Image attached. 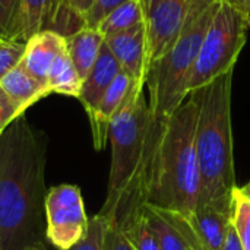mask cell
<instances>
[{
    "instance_id": "1",
    "label": "cell",
    "mask_w": 250,
    "mask_h": 250,
    "mask_svg": "<svg viewBox=\"0 0 250 250\" xmlns=\"http://www.w3.org/2000/svg\"><path fill=\"white\" fill-rule=\"evenodd\" d=\"M202 91L190 92L167 117L154 119L144 163L132 186L144 205L190 217L199 199V167L195 148Z\"/></svg>"
},
{
    "instance_id": "2",
    "label": "cell",
    "mask_w": 250,
    "mask_h": 250,
    "mask_svg": "<svg viewBox=\"0 0 250 250\" xmlns=\"http://www.w3.org/2000/svg\"><path fill=\"white\" fill-rule=\"evenodd\" d=\"M47 141L23 116L0 135V250H25L45 237Z\"/></svg>"
},
{
    "instance_id": "3",
    "label": "cell",
    "mask_w": 250,
    "mask_h": 250,
    "mask_svg": "<svg viewBox=\"0 0 250 250\" xmlns=\"http://www.w3.org/2000/svg\"><path fill=\"white\" fill-rule=\"evenodd\" d=\"M231 82L233 72H229L201 88L195 135L199 167V199L196 207L233 196L237 188L233 158Z\"/></svg>"
},
{
    "instance_id": "4",
    "label": "cell",
    "mask_w": 250,
    "mask_h": 250,
    "mask_svg": "<svg viewBox=\"0 0 250 250\" xmlns=\"http://www.w3.org/2000/svg\"><path fill=\"white\" fill-rule=\"evenodd\" d=\"M221 0H192L186 25L173 47L149 66L146 86L154 119H167L189 95L188 85L201 44Z\"/></svg>"
},
{
    "instance_id": "5",
    "label": "cell",
    "mask_w": 250,
    "mask_h": 250,
    "mask_svg": "<svg viewBox=\"0 0 250 250\" xmlns=\"http://www.w3.org/2000/svg\"><path fill=\"white\" fill-rule=\"evenodd\" d=\"M144 88V81L136 82L110 123L108 139L111 145V164L107 199L100 211V214L105 217L114 212L127 189L136 180L144 163L152 122Z\"/></svg>"
},
{
    "instance_id": "6",
    "label": "cell",
    "mask_w": 250,
    "mask_h": 250,
    "mask_svg": "<svg viewBox=\"0 0 250 250\" xmlns=\"http://www.w3.org/2000/svg\"><path fill=\"white\" fill-rule=\"evenodd\" d=\"M250 19L231 0H221L214 19L204 37L188 92L204 88L221 75L234 70L246 44Z\"/></svg>"
},
{
    "instance_id": "7",
    "label": "cell",
    "mask_w": 250,
    "mask_h": 250,
    "mask_svg": "<svg viewBox=\"0 0 250 250\" xmlns=\"http://www.w3.org/2000/svg\"><path fill=\"white\" fill-rule=\"evenodd\" d=\"M45 239L56 250H70L88 233L89 218L81 189L75 185L53 186L45 193Z\"/></svg>"
},
{
    "instance_id": "8",
    "label": "cell",
    "mask_w": 250,
    "mask_h": 250,
    "mask_svg": "<svg viewBox=\"0 0 250 250\" xmlns=\"http://www.w3.org/2000/svg\"><path fill=\"white\" fill-rule=\"evenodd\" d=\"M148 40V70L182 34L192 9V0H141ZM148 75V73H146Z\"/></svg>"
},
{
    "instance_id": "9",
    "label": "cell",
    "mask_w": 250,
    "mask_h": 250,
    "mask_svg": "<svg viewBox=\"0 0 250 250\" xmlns=\"http://www.w3.org/2000/svg\"><path fill=\"white\" fill-rule=\"evenodd\" d=\"M189 220L202 249L223 250L233 221V196L196 207Z\"/></svg>"
},
{
    "instance_id": "10",
    "label": "cell",
    "mask_w": 250,
    "mask_h": 250,
    "mask_svg": "<svg viewBox=\"0 0 250 250\" xmlns=\"http://www.w3.org/2000/svg\"><path fill=\"white\" fill-rule=\"evenodd\" d=\"M105 45L117 59L122 70L130 75L135 81H145L146 83L148 40L145 22L107 37Z\"/></svg>"
},
{
    "instance_id": "11",
    "label": "cell",
    "mask_w": 250,
    "mask_h": 250,
    "mask_svg": "<svg viewBox=\"0 0 250 250\" xmlns=\"http://www.w3.org/2000/svg\"><path fill=\"white\" fill-rule=\"evenodd\" d=\"M148 223L161 250H204L189 217L144 205Z\"/></svg>"
},
{
    "instance_id": "12",
    "label": "cell",
    "mask_w": 250,
    "mask_h": 250,
    "mask_svg": "<svg viewBox=\"0 0 250 250\" xmlns=\"http://www.w3.org/2000/svg\"><path fill=\"white\" fill-rule=\"evenodd\" d=\"M136 82L130 75H127L125 70H120L119 75L114 78L108 89L105 91L104 97L101 98L100 104L97 105L95 111L89 116L91 130H92V141L97 151H101L105 148V144L108 141V130L110 123L114 114L119 111ZM145 82V81H144Z\"/></svg>"
},
{
    "instance_id": "13",
    "label": "cell",
    "mask_w": 250,
    "mask_h": 250,
    "mask_svg": "<svg viewBox=\"0 0 250 250\" xmlns=\"http://www.w3.org/2000/svg\"><path fill=\"white\" fill-rule=\"evenodd\" d=\"M64 47V35L53 29L40 31L26 40L21 64L28 73L47 85L51 64Z\"/></svg>"
},
{
    "instance_id": "14",
    "label": "cell",
    "mask_w": 250,
    "mask_h": 250,
    "mask_svg": "<svg viewBox=\"0 0 250 250\" xmlns=\"http://www.w3.org/2000/svg\"><path fill=\"white\" fill-rule=\"evenodd\" d=\"M120 70L122 67L117 59L113 56V53L110 51L104 41V45L101 47L95 64L92 66V69L82 82L81 94L78 98L82 103L88 117L95 111L105 91L108 89V86L111 85V82L114 81Z\"/></svg>"
},
{
    "instance_id": "15",
    "label": "cell",
    "mask_w": 250,
    "mask_h": 250,
    "mask_svg": "<svg viewBox=\"0 0 250 250\" xmlns=\"http://www.w3.org/2000/svg\"><path fill=\"white\" fill-rule=\"evenodd\" d=\"M0 86L21 114L41 98L51 94L48 86L28 73L21 63L0 81Z\"/></svg>"
},
{
    "instance_id": "16",
    "label": "cell",
    "mask_w": 250,
    "mask_h": 250,
    "mask_svg": "<svg viewBox=\"0 0 250 250\" xmlns=\"http://www.w3.org/2000/svg\"><path fill=\"white\" fill-rule=\"evenodd\" d=\"M64 40L69 57L83 82V79L95 64L105 38L97 28L83 26L66 35Z\"/></svg>"
},
{
    "instance_id": "17",
    "label": "cell",
    "mask_w": 250,
    "mask_h": 250,
    "mask_svg": "<svg viewBox=\"0 0 250 250\" xmlns=\"http://www.w3.org/2000/svg\"><path fill=\"white\" fill-rule=\"evenodd\" d=\"M47 86L51 94H62L79 98L82 88V78L75 69L67 48L64 47L62 53L56 57L47 78Z\"/></svg>"
},
{
    "instance_id": "18",
    "label": "cell",
    "mask_w": 250,
    "mask_h": 250,
    "mask_svg": "<svg viewBox=\"0 0 250 250\" xmlns=\"http://www.w3.org/2000/svg\"><path fill=\"white\" fill-rule=\"evenodd\" d=\"M22 16L25 42L40 31H57V0H22Z\"/></svg>"
},
{
    "instance_id": "19",
    "label": "cell",
    "mask_w": 250,
    "mask_h": 250,
    "mask_svg": "<svg viewBox=\"0 0 250 250\" xmlns=\"http://www.w3.org/2000/svg\"><path fill=\"white\" fill-rule=\"evenodd\" d=\"M145 22L144 9L141 0H130L108 13L97 26V29L104 35V38L126 31L135 25Z\"/></svg>"
},
{
    "instance_id": "20",
    "label": "cell",
    "mask_w": 250,
    "mask_h": 250,
    "mask_svg": "<svg viewBox=\"0 0 250 250\" xmlns=\"http://www.w3.org/2000/svg\"><path fill=\"white\" fill-rule=\"evenodd\" d=\"M233 227L239 236L243 250H250V195L243 188L233 193Z\"/></svg>"
},
{
    "instance_id": "21",
    "label": "cell",
    "mask_w": 250,
    "mask_h": 250,
    "mask_svg": "<svg viewBox=\"0 0 250 250\" xmlns=\"http://www.w3.org/2000/svg\"><path fill=\"white\" fill-rule=\"evenodd\" d=\"M0 12L3 16L7 40L23 41L22 0H0Z\"/></svg>"
},
{
    "instance_id": "22",
    "label": "cell",
    "mask_w": 250,
    "mask_h": 250,
    "mask_svg": "<svg viewBox=\"0 0 250 250\" xmlns=\"http://www.w3.org/2000/svg\"><path fill=\"white\" fill-rule=\"evenodd\" d=\"M107 226L108 218L98 212L92 220H89L86 236L70 250H103Z\"/></svg>"
},
{
    "instance_id": "23",
    "label": "cell",
    "mask_w": 250,
    "mask_h": 250,
    "mask_svg": "<svg viewBox=\"0 0 250 250\" xmlns=\"http://www.w3.org/2000/svg\"><path fill=\"white\" fill-rule=\"evenodd\" d=\"M92 3L94 0H57V23L63 16V22L73 21V23L78 28H83L82 15L91 7ZM64 29H66V35H69L66 22H64Z\"/></svg>"
},
{
    "instance_id": "24",
    "label": "cell",
    "mask_w": 250,
    "mask_h": 250,
    "mask_svg": "<svg viewBox=\"0 0 250 250\" xmlns=\"http://www.w3.org/2000/svg\"><path fill=\"white\" fill-rule=\"evenodd\" d=\"M23 51H25L23 41H10V40L0 41V81L21 63Z\"/></svg>"
},
{
    "instance_id": "25",
    "label": "cell",
    "mask_w": 250,
    "mask_h": 250,
    "mask_svg": "<svg viewBox=\"0 0 250 250\" xmlns=\"http://www.w3.org/2000/svg\"><path fill=\"white\" fill-rule=\"evenodd\" d=\"M107 218H108V226L104 236L103 250H135L123 224L116 217H107Z\"/></svg>"
},
{
    "instance_id": "26",
    "label": "cell",
    "mask_w": 250,
    "mask_h": 250,
    "mask_svg": "<svg viewBox=\"0 0 250 250\" xmlns=\"http://www.w3.org/2000/svg\"><path fill=\"white\" fill-rule=\"evenodd\" d=\"M126 1H130V0H94L91 7L82 15L83 26H86V28H97L100 25V22L108 13H111L114 9H117L119 6L125 4Z\"/></svg>"
},
{
    "instance_id": "27",
    "label": "cell",
    "mask_w": 250,
    "mask_h": 250,
    "mask_svg": "<svg viewBox=\"0 0 250 250\" xmlns=\"http://www.w3.org/2000/svg\"><path fill=\"white\" fill-rule=\"evenodd\" d=\"M223 250H243L242 245H240V240H239V236L233 227V223H231V227L227 233V237H226V242H224V246Z\"/></svg>"
},
{
    "instance_id": "28",
    "label": "cell",
    "mask_w": 250,
    "mask_h": 250,
    "mask_svg": "<svg viewBox=\"0 0 250 250\" xmlns=\"http://www.w3.org/2000/svg\"><path fill=\"white\" fill-rule=\"evenodd\" d=\"M231 1L236 4V7H237L242 13H245V15L250 19V0H231Z\"/></svg>"
},
{
    "instance_id": "29",
    "label": "cell",
    "mask_w": 250,
    "mask_h": 250,
    "mask_svg": "<svg viewBox=\"0 0 250 250\" xmlns=\"http://www.w3.org/2000/svg\"><path fill=\"white\" fill-rule=\"evenodd\" d=\"M12 123V120H10V117L7 116V113L1 108V105H0V135L6 130V127L9 126Z\"/></svg>"
},
{
    "instance_id": "30",
    "label": "cell",
    "mask_w": 250,
    "mask_h": 250,
    "mask_svg": "<svg viewBox=\"0 0 250 250\" xmlns=\"http://www.w3.org/2000/svg\"><path fill=\"white\" fill-rule=\"evenodd\" d=\"M0 40H7V34H6V28H4L1 12H0Z\"/></svg>"
},
{
    "instance_id": "31",
    "label": "cell",
    "mask_w": 250,
    "mask_h": 250,
    "mask_svg": "<svg viewBox=\"0 0 250 250\" xmlns=\"http://www.w3.org/2000/svg\"><path fill=\"white\" fill-rule=\"evenodd\" d=\"M25 250H48V248L45 246V242H40V243H37V245H34V246H31V248Z\"/></svg>"
},
{
    "instance_id": "32",
    "label": "cell",
    "mask_w": 250,
    "mask_h": 250,
    "mask_svg": "<svg viewBox=\"0 0 250 250\" xmlns=\"http://www.w3.org/2000/svg\"><path fill=\"white\" fill-rule=\"evenodd\" d=\"M242 188L245 189V192H246V193H249V195H250V182H249V183H246L245 186H242Z\"/></svg>"
},
{
    "instance_id": "33",
    "label": "cell",
    "mask_w": 250,
    "mask_h": 250,
    "mask_svg": "<svg viewBox=\"0 0 250 250\" xmlns=\"http://www.w3.org/2000/svg\"><path fill=\"white\" fill-rule=\"evenodd\" d=\"M0 41H3V40H0Z\"/></svg>"
}]
</instances>
